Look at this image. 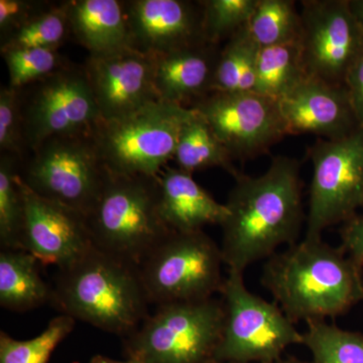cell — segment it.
<instances>
[{
	"label": "cell",
	"instance_id": "obj_1",
	"mask_svg": "<svg viewBox=\"0 0 363 363\" xmlns=\"http://www.w3.org/2000/svg\"><path fill=\"white\" fill-rule=\"evenodd\" d=\"M225 206L222 257L228 271L243 274L255 262L269 259L281 245L298 242L306 219L300 162L278 156L262 175L240 174Z\"/></svg>",
	"mask_w": 363,
	"mask_h": 363
},
{
	"label": "cell",
	"instance_id": "obj_2",
	"mask_svg": "<svg viewBox=\"0 0 363 363\" xmlns=\"http://www.w3.org/2000/svg\"><path fill=\"white\" fill-rule=\"evenodd\" d=\"M260 281L294 324L340 316L363 301L362 267L322 238L274 253Z\"/></svg>",
	"mask_w": 363,
	"mask_h": 363
},
{
	"label": "cell",
	"instance_id": "obj_3",
	"mask_svg": "<svg viewBox=\"0 0 363 363\" xmlns=\"http://www.w3.org/2000/svg\"><path fill=\"white\" fill-rule=\"evenodd\" d=\"M51 305L60 315L128 337L150 314L138 267L92 247L58 269Z\"/></svg>",
	"mask_w": 363,
	"mask_h": 363
},
{
	"label": "cell",
	"instance_id": "obj_4",
	"mask_svg": "<svg viewBox=\"0 0 363 363\" xmlns=\"http://www.w3.org/2000/svg\"><path fill=\"white\" fill-rule=\"evenodd\" d=\"M86 221L95 247L138 267L174 233L160 213L159 176L116 175L107 171L104 188Z\"/></svg>",
	"mask_w": 363,
	"mask_h": 363
},
{
	"label": "cell",
	"instance_id": "obj_5",
	"mask_svg": "<svg viewBox=\"0 0 363 363\" xmlns=\"http://www.w3.org/2000/svg\"><path fill=\"white\" fill-rule=\"evenodd\" d=\"M190 107L157 101L133 113L100 121L91 138L104 168L116 175L157 177L174 159Z\"/></svg>",
	"mask_w": 363,
	"mask_h": 363
},
{
	"label": "cell",
	"instance_id": "obj_6",
	"mask_svg": "<svg viewBox=\"0 0 363 363\" xmlns=\"http://www.w3.org/2000/svg\"><path fill=\"white\" fill-rule=\"evenodd\" d=\"M224 320L221 298L157 306L123 339L124 357L143 363H217Z\"/></svg>",
	"mask_w": 363,
	"mask_h": 363
},
{
	"label": "cell",
	"instance_id": "obj_7",
	"mask_svg": "<svg viewBox=\"0 0 363 363\" xmlns=\"http://www.w3.org/2000/svg\"><path fill=\"white\" fill-rule=\"evenodd\" d=\"M221 248L203 230L172 233L138 266L150 305L194 302L220 294Z\"/></svg>",
	"mask_w": 363,
	"mask_h": 363
},
{
	"label": "cell",
	"instance_id": "obj_8",
	"mask_svg": "<svg viewBox=\"0 0 363 363\" xmlns=\"http://www.w3.org/2000/svg\"><path fill=\"white\" fill-rule=\"evenodd\" d=\"M106 172L90 133H83L45 140L21 162L18 175L35 194L87 217Z\"/></svg>",
	"mask_w": 363,
	"mask_h": 363
},
{
	"label": "cell",
	"instance_id": "obj_9",
	"mask_svg": "<svg viewBox=\"0 0 363 363\" xmlns=\"http://www.w3.org/2000/svg\"><path fill=\"white\" fill-rule=\"evenodd\" d=\"M225 308L217 363H269L281 358L303 334L274 303L250 292L243 274L228 271L220 293Z\"/></svg>",
	"mask_w": 363,
	"mask_h": 363
},
{
	"label": "cell",
	"instance_id": "obj_10",
	"mask_svg": "<svg viewBox=\"0 0 363 363\" xmlns=\"http://www.w3.org/2000/svg\"><path fill=\"white\" fill-rule=\"evenodd\" d=\"M18 94L28 154L56 136L91 133L101 121L83 67L66 66Z\"/></svg>",
	"mask_w": 363,
	"mask_h": 363
},
{
	"label": "cell",
	"instance_id": "obj_11",
	"mask_svg": "<svg viewBox=\"0 0 363 363\" xmlns=\"http://www.w3.org/2000/svg\"><path fill=\"white\" fill-rule=\"evenodd\" d=\"M313 164L306 240L350 220L363 198V128L338 140L319 138L309 150Z\"/></svg>",
	"mask_w": 363,
	"mask_h": 363
},
{
	"label": "cell",
	"instance_id": "obj_12",
	"mask_svg": "<svg viewBox=\"0 0 363 363\" xmlns=\"http://www.w3.org/2000/svg\"><path fill=\"white\" fill-rule=\"evenodd\" d=\"M190 108L207 121L233 160L264 154L288 135L279 101L255 91L211 92Z\"/></svg>",
	"mask_w": 363,
	"mask_h": 363
},
{
	"label": "cell",
	"instance_id": "obj_13",
	"mask_svg": "<svg viewBox=\"0 0 363 363\" xmlns=\"http://www.w3.org/2000/svg\"><path fill=\"white\" fill-rule=\"evenodd\" d=\"M300 45L309 77L344 85L346 74L363 48V33L343 0L301 1Z\"/></svg>",
	"mask_w": 363,
	"mask_h": 363
},
{
	"label": "cell",
	"instance_id": "obj_14",
	"mask_svg": "<svg viewBox=\"0 0 363 363\" xmlns=\"http://www.w3.org/2000/svg\"><path fill=\"white\" fill-rule=\"evenodd\" d=\"M20 172V171H18ZM23 219L20 250L42 266H70L94 247L86 217L33 193L21 180Z\"/></svg>",
	"mask_w": 363,
	"mask_h": 363
},
{
	"label": "cell",
	"instance_id": "obj_15",
	"mask_svg": "<svg viewBox=\"0 0 363 363\" xmlns=\"http://www.w3.org/2000/svg\"><path fill=\"white\" fill-rule=\"evenodd\" d=\"M86 77L101 121H112L160 101L154 84V57L128 47L88 56Z\"/></svg>",
	"mask_w": 363,
	"mask_h": 363
},
{
	"label": "cell",
	"instance_id": "obj_16",
	"mask_svg": "<svg viewBox=\"0 0 363 363\" xmlns=\"http://www.w3.org/2000/svg\"><path fill=\"white\" fill-rule=\"evenodd\" d=\"M123 2L131 48L143 54L159 56L207 43L200 1L130 0Z\"/></svg>",
	"mask_w": 363,
	"mask_h": 363
},
{
	"label": "cell",
	"instance_id": "obj_17",
	"mask_svg": "<svg viewBox=\"0 0 363 363\" xmlns=\"http://www.w3.org/2000/svg\"><path fill=\"white\" fill-rule=\"evenodd\" d=\"M279 105L288 135L338 140L359 128L344 85L308 77L279 100Z\"/></svg>",
	"mask_w": 363,
	"mask_h": 363
},
{
	"label": "cell",
	"instance_id": "obj_18",
	"mask_svg": "<svg viewBox=\"0 0 363 363\" xmlns=\"http://www.w3.org/2000/svg\"><path fill=\"white\" fill-rule=\"evenodd\" d=\"M220 50L201 44L154 57V84L160 101L191 107L211 93Z\"/></svg>",
	"mask_w": 363,
	"mask_h": 363
},
{
	"label": "cell",
	"instance_id": "obj_19",
	"mask_svg": "<svg viewBox=\"0 0 363 363\" xmlns=\"http://www.w3.org/2000/svg\"><path fill=\"white\" fill-rule=\"evenodd\" d=\"M159 207L162 220L174 233L203 230L225 221V204L217 202L183 169L166 167L159 175Z\"/></svg>",
	"mask_w": 363,
	"mask_h": 363
},
{
	"label": "cell",
	"instance_id": "obj_20",
	"mask_svg": "<svg viewBox=\"0 0 363 363\" xmlns=\"http://www.w3.org/2000/svg\"><path fill=\"white\" fill-rule=\"evenodd\" d=\"M65 4L71 37L89 52V56L131 47L123 1L72 0Z\"/></svg>",
	"mask_w": 363,
	"mask_h": 363
},
{
	"label": "cell",
	"instance_id": "obj_21",
	"mask_svg": "<svg viewBox=\"0 0 363 363\" xmlns=\"http://www.w3.org/2000/svg\"><path fill=\"white\" fill-rule=\"evenodd\" d=\"M40 262L21 250L0 252V306L25 313L51 304L52 286L40 276Z\"/></svg>",
	"mask_w": 363,
	"mask_h": 363
},
{
	"label": "cell",
	"instance_id": "obj_22",
	"mask_svg": "<svg viewBox=\"0 0 363 363\" xmlns=\"http://www.w3.org/2000/svg\"><path fill=\"white\" fill-rule=\"evenodd\" d=\"M174 160L179 169L190 174L209 168L225 169L234 179L241 174L228 150L198 112L182 131Z\"/></svg>",
	"mask_w": 363,
	"mask_h": 363
},
{
	"label": "cell",
	"instance_id": "obj_23",
	"mask_svg": "<svg viewBox=\"0 0 363 363\" xmlns=\"http://www.w3.org/2000/svg\"><path fill=\"white\" fill-rule=\"evenodd\" d=\"M259 51L247 25L231 35L220 50L211 92L255 91Z\"/></svg>",
	"mask_w": 363,
	"mask_h": 363
},
{
	"label": "cell",
	"instance_id": "obj_24",
	"mask_svg": "<svg viewBox=\"0 0 363 363\" xmlns=\"http://www.w3.org/2000/svg\"><path fill=\"white\" fill-rule=\"evenodd\" d=\"M308 77L298 42L260 48L255 92L279 101Z\"/></svg>",
	"mask_w": 363,
	"mask_h": 363
},
{
	"label": "cell",
	"instance_id": "obj_25",
	"mask_svg": "<svg viewBox=\"0 0 363 363\" xmlns=\"http://www.w3.org/2000/svg\"><path fill=\"white\" fill-rule=\"evenodd\" d=\"M71 37L65 1L49 4L33 14L23 25L0 40V52L16 49H49L59 51Z\"/></svg>",
	"mask_w": 363,
	"mask_h": 363
},
{
	"label": "cell",
	"instance_id": "obj_26",
	"mask_svg": "<svg viewBox=\"0 0 363 363\" xmlns=\"http://www.w3.org/2000/svg\"><path fill=\"white\" fill-rule=\"evenodd\" d=\"M247 28L260 48L298 43L300 11L292 0H259Z\"/></svg>",
	"mask_w": 363,
	"mask_h": 363
},
{
	"label": "cell",
	"instance_id": "obj_27",
	"mask_svg": "<svg viewBox=\"0 0 363 363\" xmlns=\"http://www.w3.org/2000/svg\"><path fill=\"white\" fill-rule=\"evenodd\" d=\"M306 323L303 344L311 351L313 363H363V334L343 330L326 320Z\"/></svg>",
	"mask_w": 363,
	"mask_h": 363
},
{
	"label": "cell",
	"instance_id": "obj_28",
	"mask_svg": "<svg viewBox=\"0 0 363 363\" xmlns=\"http://www.w3.org/2000/svg\"><path fill=\"white\" fill-rule=\"evenodd\" d=\"M76 320L66 315L52 318L40 335L30 340H16L0 332V363H48L54 350L70 335Z\"/></svg>",
	"mask_w": 363,
	"mask_h": 363
},
{
	"label": "cell",
	"instance_id": "obj_29",
	"mask_svg": "<svg viewBox=\"0 0 363 363\" xmlns=\"http://www.w3.org/2000/svg\"><path fill=\"white\" fill-rule=\"evenodd\" d=\"M21 160L0 155V247L20 250L23 219V193L18 179Z\"/></svg>",
	"mask_w": 363,
	"mask_h": 363
},
{
	"label": "cell",
	"instance_id": "obj_30",
	"mask_svg": "<svg viewBox=\"0 0 363 363\" xmlns=\"http://www.w3.org/2000/svg\"><path fill=\"white\" fill-rule=\"evenodd\" d=\"M9 75V87L21 90L69 65L59 51L16 49L1 52Z\"/></svg>",
	"mask_w": 363,
	"mask_h": 363
},
{
	"label": "cell",
	"instance_id": "obj_31",
	"mask_svg": "<svg viewBox=\"0 0 363 363\" xmlns=\"http://www.w3.org/2000/svg\"><path fill=\"white\" fill-rule=\"evenodd\" d=\"M259 0H203V30L207 43L218 45L247 25Z\"/></svg>",
	"mask_w": 363,
	"mask_h": 363
},
{
	"label": "cell",
	"instance_id": "obj_32",
	"mask_svg": "<svg viewBox=\"0 0 363 363\" xmlns=\"http://www.w3.org/2000/svg\"><path fill=\"white\" fill-rule=\"evenodd\" d=\"M26 152L18 90L0 89V155H11L23 162Z\"/></svg>",
	"mask_w": 363,
	"mask_h": 363
},
{
	"label": "cell",
	"instance_id": "obj_33",
	"mask_svg": "<svg viewBox=\"0 0 363 363\" xmlns=\"http://www.w3.org/2000/svg\"><path fill=\"white\" fill-rule=\"evenodd\" d=\"M45 4L32 0H0V40L18 30Z\"/></svg>",
	"mask_w": 363,
	"mask_h": 363
},
{
	"label": "cell",
	"instance_id": "obj_34",
	"mask_svg": "<svg viewBox=\"0 0 363 363\" xmlns=\"http://www.w3.org/2000/svg\"><path fill=\"white\" fill-rule=\"evenodd\" d=\"M358 128H363V48L353 61L344 80Z\"/></svg>",
	"mask_w": 363,
	"mask_h": 363
},
{
	"label": "cell",
	"instance_id": "obj_35",
	"mask_svg": "<svg viewBox=\"0 0 363 363\" xmlns=\"http://www.w3.org/2000/svg\"><path fill=\"white\" fill-rule=\"evenodd\" d=\"M341 245L358 267L363 269V215L351 217L340 230Z\"/></svg>",
	"mask_w": 363,
	"mask_h": 363
},
{
	"label": "cell",
	"instance_id": "obj_36",
	"mask_svg": "<svg viewBox=\"0 0 363 363\" xmlns=\"http://www.w3.org/2000/svg\"><path fill=\"white\" fill-rule=\"evenodd\" d=\"M350 6L355 20H357L360 30L363 33V0L350 1Z\"/></svg>",
	"mask_w": 363,
	"mask_h": 363
},
{
	"label": "cell",
	"instance_id": "obj_37",
	"mask_svg": "<svg viewBox=\"0 0 363 363\" xmlns=\"http://www.w3.org/2000/svg\"><path fill=\"white\" fill-rule=\"evenodd\" d=\"M89 363H143L135 362V360L126 359L124 362L121 360L112 359V358L104 357V355H95L91 358Z\"/></svg>",
	"mask_w": 363,
	"mask_h": 363
},
{
	"label": "cell",
	"instance_id": "obj_38",
	"mask_svg": "<svg viewBox=\"0 0 363 363\" xmlns=\"http://www.w3.org/2000/svg\"><path fill=\"white\" fill-rule=\"evenodd\" d=\"M269 363H306L302 362V360L298 359L297 357H289L286 358H279V359L276 360V362H269Z\"/></svg>",
	"mask_w": 363,
	"mask_h": 363
},
{
	"label": "cell",
	"instance_id": "obj_39",
	"mask_svg": "<svg viewBox=\"0 0 363 363\" xmlns=\"http://www.w3.org/2000/svg\"><path fill=\"white\" fill-rule=\"evenodd\" d=\"M362 207H363V198H362Z\"/></svg>",
	"mask_w": 363,
	"mask_h": 363
}]
</instances>
